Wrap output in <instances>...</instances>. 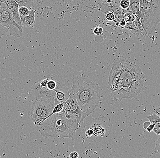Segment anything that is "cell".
<instances>
[{"label": "cell", "mask_w": 160, "mask_h": 158, "mask_svg": "<svg viewBox=\"0 0 160 158\" xmlns=\"http://www.w3.org/2000/svg\"><path fill=\"white\" fill-rule=\"evenodd\" d=\"M146 76L138 66L124 58L114 62L110 71L108 89L116 102L137 96L144 86Z\"/></svg>", "instance_id": "1"}, {"label": "cell", "mask_w": 160, "mask_h": 158, "mask_svg": "<svg viewBox=\"0 0 160 158\" xmlns=\"http://www.w3.org/2000/svg\"><path fill=\"white\" fill-rule=\"evenodd\" d=\"M68 92L70 96L76 99L86 117L99 104L101 100L100 87L86 75L75 76L73 79L72 86Z\"/></svg>", "instance_id": "2"}, {"label": "cell", "mask_w": 160, "mask_h": 158, "mask_svg": "<svg viewBox=\"0 0 160 158\" xmlns=\"http://www.w3.org/2000/svg\"><path fill=\"white\" fill-rule=\"evenodd\" d=\"M76 119H69L65 113L53 114L38 125L36 130L45 138H71L78 128Z\"/></svg>", "instance_id": "3"}, {"label": "cell", "mask_w": 160, "mask_h": 158, "mask_svg": "<svg viewBox=\"0 0 160 158\" xmlns=\"http://www.w3.org/2000/svg\"><path fill=\"white\" fill-rule=\"evenodd\" d=\"M140 21L147 35L160 22V0H140Z\"/></svg>", "instance_id": "4"}, {"label": "cell", "mask_w": 160, "mask_h": 158, "mask_svg": "<svg viewBox=\"0 0 160 158\" xmlns=\"http://www.w3.org/2000/svg\"><path fill=\"white\" fill-rule=\"evenodd\" d=\"M55 98L44 97L36 99L28 113L29 118L38 125L44 119L48 116L56 106Z\"/></svg>", "instance_id": "5"}, {"label": "cell", "mask_w": 160, "mask_h": 158, "mask_svg": "<svg viewBox=\"0 0 160 158\" xmlns=\"http://www.w3.org/2000/svg\"><path fill=\"white\" fill-rule=\"evenodd\" d=\"M0 26L7 28L10 35L15 38H19L22 35V27L16 23L8 8L0 11Z\"/></svg>", "instance_id": "6"}, {"label": "cell", "mask_w": 160, "mask_h": 158, "mask_svg": "<svg viewBox=\"0 0 160 158\" xmlns=\"http://www.w3.org/2000/svg\"><path fill=\"white\" fill-rule=\"evenodd\" d=\"M62 112L70 116L72 119H76L78 126L87 118L80 109L76 99L71 96L63 102V108Z\"/></svg>", "instance_id": "7"}, {"label": "cell", "mask_w": 160, "mask_h": 158, "mask_svg": "<svg viewBox=\"0 0 160 158\" xmlns=\"http://www.w3.org/2000/svg\"><path fill=\"white\" fill-rule=\"evenodd\" d=\"M105 118H102V119H98L95 120L92 125H91L86 132V136L88 137H98L100 136L102 137L105 134H106L107 129L108 128L107 125V120L106 122H102Z\"/></svg>", "instance_id": "8"}, {"label": "cell", "mask_w": 160, "mask_h": 158, "mask_svg": "<svg viewBox=\"0 0 160 158\" xmlns=\"http://www.w3.org/2000/svg\"><path fill=\"white\" fill-rule=\"evenodd\" d=\"M49 79V78H47L41 81L35 83L33 86L32 91L36 97V99L44 97L55 98L56 92L54 90H50L47 87V83Z\"/></svg>", "instance_id": "9"}, {"label": "cell", "mask_w": 160, "mask_h": 158, "mask_svg": "<svg viewBox=\"0 0 160 158\" xmlns=\"http://www.w3.org/2000/svg\"><path fill=\"white\" fill-rule=\"evenodd\" d=\"M54 91L56 92L55 101L56 104L64 102L70 98V95L68 91L64 89L63 87H59L58 85Z\"/></svg>", "instance_id": "10"}, {"label": "cell", "mask_w": 160, "mask_h": 158, "mask_svg": "<svg viewBox=\"0 0 160 158\" xmlns=\"http://www.w3.org/2000/svg\"><path fill=\"white\" fill-rule=\"evenodd\" d=\"M8 8L12 13L13 18L16 21V23L19 25L20 26L22 27L21 23V18L19 13V6L18 4L16 3L14 0H13L10 3L8 4Z\"/></svg>", "instance_id": "11"}, {"label": "cell", "mask_w": 160, "mask_h": 158, "mask_svg": "<svg viewBox=\"0 0 160 158\" xmlns=\"http://www.w3.org/2000/svg\"><path fill=\"white\" fill-rule=\"evenodd\" d=\"M35 13L36 11L32 9L30 10L28 15L20 17L21 23L22 27H30L35 24Z\"/></svg>", "instance_id": "12"}, {"label": "cell", "mask_w": 160, "mask_h": 158, "mask_svg": "<svg viewBox=\"0 0 160 158\" xmlns=\"http://www.w3.org/2000/svg\"><path fill=\"white\" fill-rule=\"evenodd\" d=\"M147 118L149 120L153 127V131L160 136V117L153 113L151 115L148 116Z\"/></svg>", "instance_id": "13"}, {"label": "cell", "mask_w": 160, "mask_h": 158, "mask_svg": "<svg viewBox=\"0 0 160 158\" xmlns=\"http://www.w3.org/2000/svg\"><path fill=\"white\" fill-rule=\"evenodd\" d=\"M130 4L127 12L137 16L140 20V0H130Z\"/></svg>", "instance_id": "14"}, {"label": "cell", "mask_w": 160, "mask_h": 158, "mask_svg": "<svg viewBox=\"0 0 160 158\" xmlns=\"http://www.w3.org/2000/svg\"><path fill=\"white\" fill-rule=\"evenodd\" d=\"M124 28L128 30L131 32L132 33L140 38V37H144L143 35L142 32L138 28V27L135 25L133 22L132 23H127Z\"/></svg>", "instance_id": "15"}, {"label": "cell", "mask_w": 160, "mask_h": 158, "mask_svg": "<svg viewBox=\"0 0 160 158\" xmlns=\"http://www.w3.org/2000/svg\"><path fill=\"white\" fill-rule=\"evenodd\" d=\"M112 12L114 14V22L116 23H119L120 21L123 19L125 13L120 7H118V8L114 7Z\"/></svg>", "instance_id": "16"}, {"label": "cell", "mask_w": 160, "mask_h": 158, "mask_svg": "<svg viewBox=\"0 0 160 158\" xmlns=\"http://www.w3.org/2000/svg\"><path fill=\"white\" fill-rule=\"evenodd\" d=\"M15 2L18 4L19 7H27L30 10L33 9L34 5V0H14Z\"/></svg>", "instance_id": "17"}, {"label": "cell", "mask_w": 160, "mask_h": 158, "mask_svg": "<svg viewBox=\"0 0 160 158\" xmlns=\"http://www.w3.org/2000/svg\"><path fill=\"white\" fill-rule=\"evenodd\" d=\"M137 17L135 15L127 12L125 13L124 15V19L126 21V23H132L135 20Z\"/></svg>", "instance_id": "18"}, {"label": "cell", "mask_w": 160, "mask_h": 158, "mask_svg": "<svg viewBox=\"0 0 160 158\" xmlns=\"http://www.w3.org/2000/svg\"><path fill=\"white\" fill-rule=\"evenodd\" d=\"M57 85L58 84L57 82L53 78L52 79H49L47 83V87L50 90H54L57 88Z\"/></svg>", "instance_id": "19"}, {"label": "cell", "mask_w": 160, "mask_h": 158, "mask_svg": "<svg viewBox=\"0 0 160 158\" xmlns=\"http://www.w3.org/2000/svg\"><path fill=\"white\" fill-rule=\"evenodd\" d=\"M18 10L20 17L21 16L24 17V16L28 15L31 10H30L27 7L23 6V7H19Z\"/></svg>", "instance_id": "20"}, {"label": "cell", "mask_w": 160, "mask_h": 158, "mask_svg": "<svg viewBox=\"0 0 160 158\" xmlns=\"http://www.w3.org/2000/svg\"><path fill=\"white\" fill-rule=\"evenodd\" d=\"M130 4V0H121L120 3V7L123 11L126 10L128 8Z\"/></svg>", "instance_id": "21"}, {"label": "cell", "mask_w": 160, "mask_h": 158, "mask_svg": "<svg viewBox=\"0 0 160 158\" xmlns=\"http://www.w3.org/2000/svg\"><path fill=\"white\" fill-rule=\"evenodd\" d=\"M106 19L109 22H114L115 16L113 13L112 12L107 13L106 16Z\"/></svg>", "instance_id": "22"}, {"label": "cell", "mask_w": 160, "mask_h": 158, "mask_svg": "<svg viewBox=\"0 0 160 158\" xmlns=\"http://www.w3.org/2000/svg\"><path fill=\"white\" fill-rule=\"evenodd\" d=\"M154 151L156 154L160 155V136L158 138V141L156 142Z\"/></svg>", "instance_id": "23"}, {"label": "cell", "mask_w": 160, "mask_h": 158, "mask_svg": "<svg viewBox=\"0 0 160 158\" xmlns=\"http://www.w3.org/2000/svg\"><path fill=\"white\" fill-rule=\"evenodd\" d=\"M93 32L95 34L97 35H100L103 32V29L101 27H97V28H95Z\"/></svg>", "instance_id": "24"}, {"label": "cell", "mask_w": 160, "mask_h": 158, "mask_svg": "<svg viewBox=\"0 0 160 158\" xmlns=\"http://www.w3.org/2000/svg\"><path fill=\"white\" fill-rule=\"evenodd\" d=\"M8 8V5L5 3L4 0H0V11Z\"/></svg>", "instance_id": "25"}, {"label": "cell", "mask_w": 160, "mask_h": 158, "mask_svg": "<svg viewBox=\"0 0 160 158\" xmlns=\"http://www.w3.org/2000/svg\"><path fill=\"white\" fill-rule=\"evenodd\" d=\"M70 157L71 158H78L79 157L78 153L77 152H72L70 154Z\"/></svg>", "instance_id": "26"}, {"label": "cell", "mask_w": 160, "mask_h": 158, "mask_svg": "<svg viewBox=\"0 0 160 158\" xmlns=\"http://www.w3.org/2000/svg\"><path fill=\"white\" fill-rule=\"evenodd\" d=\"M155 114H157L160 117V105L158 106L154 110V112Z\"/></svg>", "instance_id": "27"}, {"label": "cell", "mask_w": 160, "mask_h": 158, "mask_svg": "<svg viewBox=\"0 0 160 158\" xmlns=\"http://www.w3.org/2000/svg\"><path fill=\"white\" fill-rule=\"evenodd\" d=\"M126 23H126V21H125V20L123 19L122 20L120 21V23H119V26L120 27L124 28Z\"/></svg>", "instance_id": "28"}, {"label": "cell", "mask_w": 160, "mask_h": 158, "mask_svg": "<svg viewBox=\"0 0 160 158\" xmlns=\"http://www.w3.org/2000/svg\"><path fill=\"white\" fill-rule=\"evenodd\" d=\"M151 123L150 121L145 122L143 124V128H144V129L146 130V129H147L148 127L151 125Z\"/></svg>", "instance_id": "29"}, {"label": "cell", "mask_w": 160, "mask_h": 158, "mask_svg": "<svg viewBox=\"0 0 160 158\" xmlns=\"http://www.w3.org/2000/svg\"><path fill=\"white\" fill-rule=\"evenodd\" d=\"M146 130L148 132H151L153 130V127L152 125V124H151V125H150L148 127V128H147V129H146Z\"/></svg>", "instance_id": "30"}, {"label": "cell", "mask_w": 160, "mask_h": 158, "mask_svg": "<svg viewBox=\"0 0 160 158\" xmlns=\"http://www.w3.org/2000/svg\"><path fill=\"white\" fill-rule=\"evenodd\" d=\"M4 1L5 3L8 5L11 2H12L13 0H4Z\"/></svg>", "instance_id": "31"}]
</instances>
